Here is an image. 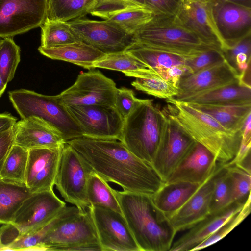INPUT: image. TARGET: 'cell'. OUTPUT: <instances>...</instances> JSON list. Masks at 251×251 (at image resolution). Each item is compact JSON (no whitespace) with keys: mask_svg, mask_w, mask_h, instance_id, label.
<instances>
[{"mask_svg":"<svg viewBox=\"0 0 251 251\" xmlns=\"http://www.w3.org/2000/svg\"><path fill=\"white\" fill-rule=\"evenodd\" d=\"M202 184L188 182L164 183L151 196L152 202L167 220L188 201Z\"/></svg>","mask_w":251,"mask_h":251,"instance_id":"cell-24","label":"cell"},{"mask_svg":"<svg viewBox=\"0 0 251 251\" xmlns=\"http://www.w3.org/2000/svg\"><path fill=\"white\" fill-rule=\"evenodd\" d=\"M217 161L205 147L196 142L165 183L188 182L202 184L216 171Z\"/></svg>","mask_w":251,"mask_h":251,"instance_id":"cell-20","label":"cell"},{"mask_svg":"<svg viewBox=\"0 0 251 251\" xmlns=\"http://www.w3.org/2000/svg\"><path fill=\"white\" fill-rule=\"evenodd\" d=\"M13 127L0 134V174L5 158L14 144Z\"/></svg>","mask_w":251,"mask_h":251,"instance_id":"cell-46","label":"cell"},{"mask_svg":"<svg viewBox=\"0 0 251 251\" xmlns=\"http://www.w3.org/2000/svg\"><path fill=\"white\" fill-rule=\"evenodd\" d=\"M228 170L232 203L245 201L251 195V174L234 166H223Z\"/></svg>","mask_w":251,"mask_h":251,"instance_id":"cell-40","label":"cell"},{"mask_svg":"<svg viewBox=\"0 0 251 251\" xmlns=\"http://www.w3.org/2000/svg\"><path fill=\"white\" fill-rule=\"evenodd\" d=\"M163 109L166 114L176 122L193 140L208 149L219 164L232 161L239 151L242 131L229 130L209 115L188 103L166 99Z\"/></svg>","mask_w":251,"mask_h":251,"instance_id":"cell-2","label":"cell"},{"mask_svg":"<svg viewBox=\"0 0 251 251\" xmlns=\"http://www.w3.org/2000/svg\"><path fill=\"white\" fill-rule=\"evenodd\" d=\"M131 85L139 91L161 99L171 98L178 93V86L158 77H136Z\"/></svg>","mask_w":251,"mask_h":251,"instance_id":"cell-38","label":"cell"},{"mask_svg":"<svg viewBox=\"0 0 251 251\" xmlns=\"http://www.w3.org/2000/svg\"><path fill=\"white\" fill-rule=\"evenodd\" d=\"M222 52L225 60L239 76L251 62V34Z\"/></svg>","mask_w":251,"mask_h":251,"instance_id":"cell-39","label":"cell"},{"mask_svg":"<svg viewBox=\"0 0 251 251\" xmlns=\"http://www.w3.org/2000/svg\"><path fill=\"white\" fill-rule=\"evenodd\" d=\"M232 203L229 175L226 168L220 165L214 178L210 202V214L219 213Z\"/></svg>","mask_w":251,"mask_h":251,"instance_id":"cell-36","label":"cell"},{"mask_svg":"<svg viewBox=\"0 0 251 251\" xmlns=\"http://www.w3.org/2000/svg\"><path fill=\"white\" fill-rule=\"evenodd\" d=\"M52 221L36 232L18 236L4 251H42V239L50 228Z\"/></svg>","mask_w":251,"mask_h":251,"instance_id":"cell-43","label":"cell"},{"mask_svg":"<svg viewBox=\"0 0 251 251\" xmlns=\"http://www.w3.org/2000/svg\"><path fill=\"white\" fill-rule=\"evenodd\" d=\"M115 83L99 71L79 74L75 82L58 94L66 106L101 105L114 106Z\"/></svg>","mask_w":251,"mask_h":251,"instance_id":"cell-11","label":"cell"},{"mask_svg":"<svg viewBox=\"0 0 251 251\" xmlns=\"http://www.w3.org/2000/svg\"><path fill=\"white\" fill-rule=\"evenodd\" d=\"M46 18L47 0H0V38L41 27Z\"/></svg>","mask_w":251,"mask_h":251,"instance_id":"cell-12","label":"cell"},{"mask_svg":"<svg viewBox=\"0 0 251 251\" xmlns=\"http://www.w3.org/2000/svg\"><path fill=\"white\" fill-rule=\"evenodd\" d=\"M66 206L53 189L32 193L23 202L11 224L19 236L31 234L48 225Z\"/></svg>","mask_w":251,"mask_h":251,"instance_id":"cell-10","label":"cell"},{"mask_svg":"<svg viewBox=\"0 0 251 251\" xmlns=\"http://www.w3.org/2000/svg\"><path fill=\"white\" fill-rule=\"evenodd\" d=\"M216 172L167 220L175 231L190 228L210 215V208Z\"/></svg>","mask_w":251,"mask_h":251,"instance_id":"cell-22","label":"cell"},{"mask_svg":"<svg viewBox=\"0 0 251 251\" xmlns=\"http://www.w3.org/2000/svg\"><path fill=\"white\" fill-rule=\"evenodd\" d=\"M113 191L140 251H169L176 233L154 206L151 196Z\"/></svg>","mask_w":251,"mask_h":251,"instance_id":"cell-3","label":"cell"},{"mask_svg":"<svg viewBox=\"0 0 251 251\" xmlns=\"http://www.w3.org/2000/svg\"><path fill=\"white\" fill-rule=\"evenodd\" d=\"M167 116L152 99H142L124 119L120 141L135 156L151 164L162 141Z\"/></svg>","mask_w":251,"mask_h":251,"instance_id":"cell-4","label":"cell"},{"mask_svg":"<svg viewBox=\"0 0 251 251\" xmlns=\"http://www.w3.org/2000/svg\"><path fill=\"white\" fill-rule=\"evenodd\" d=\"M38 51L42 55L53 60L72 63L86 69H92V64L105 54L81 41L58 47L45 48L40 46Z\"/></svg>","mask_w":251,"mask_h":251,"instance_id":"cell-25","label":"cell"},{"mask_svg":"<svg viewBox=\"0 0 251 251\" xmlns=\"http://www.w3.org/2000/svg\"><path fill=\"white\" fill-rule=\"evenodd\" d=\"M1 42V39L0 38V44ZM7 85L5 84L0 75V97L2 96L3 93L4 92L5 89L6 88Z\"/></svg>","mask_w":251,"mask_h":251,"instance_id":"cell-51","label":"cell"},{"mask_svg":"<svg viewBox=\"0 0 251 251\" xmlns=\"http://www.w3.org/2000/svg\"><path fill=\"white\" fill-rule=\"evenodd\" d=\"M238 81V75L226 60L180 78L178 93L171 99L181 101Z\"/></svg>","mask_w":251,"mask_h":251,"instance_id":"cell-19","label":"cell"},{"mask_svg":"<svg viewBox=\"0 0 251 251\" xmlns=\"http://www.w3.org/2000/svg\"><path fill=\"white\" fill-rule=\"evenodd\" d=\"M88 209L102 251H140L122 213L97 205Z\"/></svg>","mask_w":251,"mask_h":251,"instance_id":"cell-14","label":"cell"},{"mask_svg":"<svg viewBox=\"0 0 251 251\" xmlns=\"http://www.w3.org/2000/svg\"><path fill=\"white\" fill-rule=\"evenodd\" d=\"M20 62V48L12 37L1 39L0 44V75L5 84L14 77Z\"/></svg>","mask_w":251,"mask_h":251,"instance_id":"cell-37","label":"cell"},{"mask_svg":"<svg viewBox=\"0 0 251 251\" xmlns=\"http://www.w3.org/2000/svg\"><path fill=\"white\" fill-rule=\"evenodd\" d=\"M86 194L90 205L102 206L122 213L113 188L108 182L93 171L88 177Z\"/></svg>","mask_w":251,"mask_h":251,"instance_id":"cell-31","label":"cell"},{"mask_svg":"<svg viewBox=\"0 0 251 251\" xmlns=\"http://www.w3.org/2000/svg\"><path fill=\"white\" fill-rule=\"evenodd\" d=\"M126 51L158 73L163 79H165L166 72L169 69L184 64L187 59L137 43H134Z\"/></svg>","mask_w":251,"mask_h":251,"instance_id":"cell-29","label":"cell"},{"mask_svg":"<svg viewBox=\"0 0 251 251\" xmlns=\"http://www.w3.org/2000/svg\"><path fill=\"white\" fill-rule=\"evenodd\" d=\"M29 151L13 144L3 164L0 177L25 184Z\"/></svg>","mask_w":251,"mask_h":251,"instance_id":"cell-33","label":"cell"},{"mask_svg":"<svg viewBox=\"0 0 251 251\" xmlns=\"http://www.w3.org/2000/svg\"><path fill=\"white\" fill-rule=\"evenodd\" d=\"M167 116L165 132L151 163L164 182L196 143L176 122Z\"/></svg>","mask_w":251,"mask_h":251,"instance_id":"cell-16","label":"cell"},{"mask_svg":"<svg viewBox=\"0 0 251 251\" xmlns=\"http://www.w3.org/2000/svg\"><path fill=\"white\" fill-rule=\"evenodd\" d=\"M180 101L212 105L251 103V88L239 81L196 95Z\"/></svg>","mask_w":251,"mask_h":251,"instance_id":"cell-26","label":"cell"},{"mask_svg":"<svg viewBox=\"0 0 251 251\" xmlns=\"http://www.w3.org/2000/svg\"><path fill=\"white\" fill-rule=\"evenodd\" d=\"M225 60L222 50L218 49L208 50L194 57L187 58L184 63L187 72L184 77L213 66Z\"/></svg>","mask_w":251,"mask_h":251,"instance_id":"cell-42","label":"cell"},{"mask_svg":"<svg viewBox=\"0 0 251 251\" xmlns=\"http://www.w3.org/2000/svg\"><path fill=\"white\" fill-rule=\"evenodd\" d=\"M209 115L226 128L242 131L244 124L251 115V103L236 105H212L187 102Z\"/></svg>","mask_w":251,"mask_h":251,"instance_id":"cell-27","label":"cell"},{"mask_svg":"<svg viewBox=\"0 0 251 251\" xmlns=\"http://www.w3.org/2000/svg\"><path fill=\"white\" fill-rule=\"evenodd\" d=\"M17 119L10 113H0V134L13 128Z\"/></svg>","mask_w":251,"mask_h":251,"instance_id":"cell-47","label":"cell"},{"mask_svg":"<svg viewBox=\"0 0 251 251\" xmlns=\"http://www.w3.org/2000/svg\"><path fill=\"white\" fill-rule=\"evenodd\" d=\"M239 82L244 86L251 88V63L238 76Z\"/></svg>","mask_w":251,"mask_h":251,"instance_id":"cell-48","label":"cell"},{"mask_svg":"<svg viewBox=\"0 0 251 251\" xmlns=\"http://www.w3.org/2000/svg\"><path fill=\"white\" fill-rule=\"evenodd\" d=\"M13 131L14 144L28 150L57 147L66 143L58 130L36 116L21 119L15 123Z\"/></svg>","mask_w":251,"mask_h":251,"instance_id":"cell-21","label":"cell"},{"mask_svg":"<svg viewBox=\"0 0 251 251\" xmlns=\"http://www.w3.org/2000/svg\"><path fill=\"white\" fill-rule=\"evenodd\" d=\"M177 25L222 50L225 44L213 20L210 0H181L172 16Z\"/></svg>","mask_w":251,"mask_h":251,"instance_id":"cell-15","label":"cell"},{"mask_svg":"<svg viewBox=\"0 0 251 251\" xmlns=\"http://www.w3.org/2000/svg\"><path fill=\"white\" fill-rule=\"evenodd\" d=\"M64 144L28 150L25 184L31 192L53 189Z\"/></svg>","mask_w":251,"mask_h":251,"instance_id":"cell-18","label":"cell"},{"mask_svg":"<svg viewBox=\"0 0 251 251\" xmlns=\"http://www.w3.org/2000/svg\"><path fill=\"white\" fill-rule=\"evenodd\" d=\"M141 100L135 97L132 90L125 87L117 88L114 106L125 119Z\"/></svg>","mask_w":251,"mask_h":251,"instance_id":"cell-44","label":"cell"},{"mask_svg":"<svg viewBox=\"0 0 251 251\" xmlns=\"http://www.w3.org/2000/svg\"><path fill=\"white\" fill-rule=\"evenodd\" d=\"M96 68L118 71L125 75L151 69L127 51L105 54L92 64L91 68Z\"/></svg>","mask_w":251,"mask_h":251,"instance_id":"cell-35","label":"cell"},{"mask_svg":"<svg viewBox=\"0 0 251 251\" xmlns=\"http://www.w3.org/2000/svg\"><path fill=\"white\" fill-rule=\"evenodd\" d=\"M8 96L21 119L36 116L43 119L61 133L65 142L83 136L58 95H45L22 89L9 91Z\"/></svg>","mask_w":251,"mask_h":251,"instance_id":"cell-7","label":"cell"},{"mask_svg":"<svg viewBox=\"0 0 251 251\" xmlns=\"http://www.w3.org/2000/svg\"><path fill=\"white\" fill-rule=\"evenodd\" d=\"M156 14L143 7L127 8L110 15L108 20L127 33L133 35Z\"/></svg>","mask_w":251,"mask_h":251,"instance_id":"cell-34","label":"cell"},{"mask_svg":"<svg viewBox=\"0 0 251 251\" xmlns=\"http://www.w3.org/2000/svg\"><path fill=\"white\" fill-rule=\"evenodd\" d=\"M251 8V0H222Z\"/></svg>","mask_w":251,"mask_h":251,"instance_id":"cell-50","label":"cell"},{"mask_svg":"<svg viewBox=\"0 0 251 251\" xmlns=\"http://www.w3.org/2000/svg\"><path fill=\"white\" fill-rule=\"evenodd\" d=\"M210 2L215 25L225 49L251 34V8L222 0H210Z\"/></svg>","mask_w":251,"mask_h":251,"instance_id":"cell-17","label":"cell"},{"mask_svg":"<svg viewBox=\"0 0 251 251\" xmlns=\"http://www.w3.org/2000/svg\"><path fill=\"white\" fill-rule=\"evenodd\" d=\"M66 106L81 129L83 136L120 140L124 119L115 106L101 105Z\"/></svg>","mask_w":251,"mask_h":251,"instance_id":"cell-13","label":"cell"},{"mask_svg":"<svg viewBox=\"0 0 251 251\" xmlns=\"http://www.w3.org/2000/svg\"><path fill=\"white\" fill-rule=\"evenodd\" d=\"M246 201L233 203L219 213L209 215L188 229L189 231L176 241L173 242L169 251H191L192 249L212 235L239 212L243 208Z\"/></svg>","mask_w":251,"mask_h":251,"instance_id":"cell-23","label":"cell"},{"mask_svg":"<svg viewBox=\"0 0 251 251\" xmlns=\"http://www.w3.org/2000/svg\"><path fill=\"white\" fill-rule=\"evenodd\" d=\"M79 41L105 54L126 51L135 41L130 34L108 20L76 19L68 22Z\"/></svg>","mask_w":251,"mask_h":251,"instance_id":"cell-9","label":"cell"},{"mask_svg":"<svg viewBox=\"0 0 251 251\" xmlns=\"http://www.w3.org/2000/svg\"><path fill=\"white\" fill-rule=\"evenodd\" d=\"M42 251H102L88 208L66 206L52 221Z\"/></svg>","mask_w":251,"mask_h":251,"instance_id":"cell-5","label":"cell"},{"mask_svg":"<svg viewBox=\"0 0 251 251\" xmlns=\"http://www.w3.org/2000/svg\"><path fill=\"white\" fill-rule=\"evenodd\" d=\"M0 251H1V246L0 243Z\"/></svg>","mask_w":251,"mask_h":251,"instance_id":"cell-52","label":"cell"},{"mask_svg":"<svg viewBox=\"0 0 251 251\" xmlns=\"http://www.w3.org/2000/svg\"><path fill=\"white\" fill-rule=\"evenodd\" d=\"M96 0H47V18L69 22L90 13Z\"/></svg>","mask_w":251,"mask_h":251,"instance_id":"cell-30","label":"cell"},{"mask_svg":"<svg viewBox=\"0 0 251 251\" xmlns=\"http://www.w3.org/2000/svg\"><path fill=\"white\" fill-rule=\"evenodd\" d=\"M41 27L42 47L53 48L80 41L72 31L68 22L46 18Z\"/></svg>","mask_w":251,"mask_h":251,"instance_id":"cell-32","label":"cell"},{"mask_svg":"<svg viewBox=\"0 0 251 251\" xmlns=\"http://www.w3.org/2000/svg\"><path fill=\"white\" fill-rule=\"evenodd\" d=\"M32 193L25 184L0 177V224H11L23 202Z\"/></svg>","mask_w":251,"mask_h":251,"instance_id":"cell-28","label":"cell"},{"mask_svg":"<svg viewBox=\"0 0 251 251\" xmlns=\"http://www.w3.org/2000/svg\"><path fill=\"white\" fill-rule=\"evenodd\" d=\"M66 142L92 171L124 191L151 196L165 183L151 164L133 154L120 140L82 136Z\"/></svg>","mask_w":251,"mask_h":251,"instance_id":"cell-1","label":"cell"},{"mask_svg":"<svg viewBox=\"0 0 251 251\" xmlns=\"http://www.w3.org/2000/svg\"><path fill=\"white\" fill-rule=\"evenodd\" d=\"M135 43L186 58L212 49L221 50L176 24L172 16L155 14L134 34Z\"/></svg>","mask_w":251,"mask_h":251,"instance_id":"cell-6","label":"cell"},{"mask_svg":"<svg viewBox=\"0 0 251 251\" xmlns=\"http://www.w3.org/2000/svg\"><path fill=\"white\" fill-rule=\"evenodd\" d=\"M181 0H147L151 9L156 14L173 16Z\"/></svg>","mask_w":251,"mask_h":251,"instance_id":"cell-45","label":"cell"},{"mask_svg":"<svg viewBox=\"0 0 251 251\" xmlns=\"http://www.w3.org/2000/svg\"><path fill=\"white\" fill-rule=\"evenodd\" d=\"M251 195L246 200L242 209L221 226L212 235L195 247L191 251H198L211 245L223 238L239 225L250 214L251 210Z\"/></svg>","mask_w":251,"mask_h":251,"instance_id":"cell-41","label":"cell"},{"mask_svg":"<svg viewBox=\"0 0 251 251\" xmlns=\"http://www.w3.org/2000/svg\"><path fill=\"white\" fill-rule=\"evenodd\" d=\"M137 6L145 7L152 10L147 0H125ZM153 11V10H152ZM154 12V11H153Z\"/></svg>","mask_w":251,"mask_h":251,"instance_id":"cell-49","label":"cell"},{"mask_svg":"<svg viewBox=\"0 0 251 251\" xmlns=\"http://www.w3.org/2000/svg\"><path fill=\"white\" fill-rule=\"evenodd\" d=\"M91 171L78 153L66 142L54 180V185L65 201L81 209L89 207L86 189Z\"/></svg>","mask_w":251,"mask_h":251,"instance_id":"cell-8","label":"cell"}]
</instances>
